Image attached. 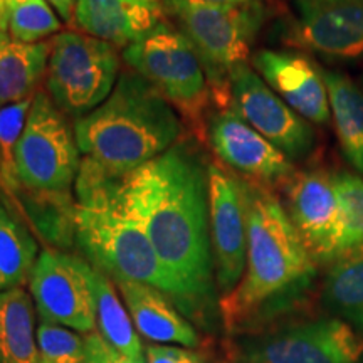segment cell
Instances as JSON below:
<instances>
[{
  "mask_svg": "<svg viewBox=\"0 0 363 363\" xmlns=\"http://www.w3.org/2000/svg\"><path fill=\"white\" fill-rule=\"evenodd\" d=\"M190 4H202V6H214V7H238L246 6L252 0H185Z\"/></svg>",
  "mask_w": 363,
  "mask_h": 363,
  "instance_id": "33",
  "label": "cell"
},
{
  "mask_svg": "<svg viewBox=\"0 0 363 363\" xmlns=\"http://www.w3.org/2000/svg\"><path fill=\"white\" fill-rule=\"evenodd\" d=\"M0 187H2V182H0Z\"/></svg>",
  "mask_w": 363,
  "mask_h": 363,
  "instance_id": "35",
  "label": "cell"
},
{
  "mask_svg": "<svg viewBox=\"0 0 363 363\" xmlns=\"http://www.w3.org/2000/svg\"><path fill=\"white\" fill-rule=\"evenodd\" d=\"M38 348L39 363H88L84 338L49 321L39 325Z\"/></svg>",
  "mask_w": 363,
  "mask_h": 363,
  "instance_id": "29",
  "label": "cell"
},
{
  "mask_svg": "<svg viewBox=\"0 0 363 363\" xmlns=\"http://www.w3.org/2000/svg\"><path fill=\"white\" fill-rule=\"evenodd\" d=\"M84 343L88 363H136L110 347L96 330L86 335Z\"/></svg>",
  "mask_w": 363,
  "mask_h": 363,
  "instance_id": "30",
  "label": "cell"
},
{
  "mask_svg": "<svg viewBox=\"0 0 363 363\" xmlns=\"http://www.w3.org/2000/svg\"><path fill=\"white\" fill-rule=\"evenodd\" d=\"M208 222L222 298L238 288L246 269V217L239 179L219 163L207 165Z\"/></svg>",
  "mask_w": 363,
  "mask_h": 363,
  "instance_id": "13",
  "label": "cell"
},
{
  "mask_svg": "<svg viewBox=\"0 0 363 363\" xmlns=\"http://www.w3.org/2000/svg\"><path fill=\"white\" fill-rule=\"evenodd\" d=\"M230 108L289 160H301L316 145L310 121L299 116L246 62L229 74Z\"/></svg>",
  "mask_w": 363,
  "mask_h": 363,
  "instance_id": "10",
  "label": "cell"
},
{
  "mask_svg": "<svg viewBox=\"0 0 363 363\" xmlns=\"http://www.w3.org/2000/svg\"><path fill=\"white\" fill-rule=\"evenodd\" d=\"M288 44L326 57H363V0H294Z\"/></svg>",
  "mask_w": 363,
  "mask_h": 363,
  "instance_id": "15",
  "label": "cell"
},
{
  "mask_svg": "<svg viewBox=\"0 0 363 363\" xmlns=\"http://www.w3.org/2000/svg\"><path fill=\"white\" fill-rule=\"evenodd\" d=\"M118 289L131 313L136 330L153 342L197 347L199 337L192 325L175 310L165 293L150 284L118 281Z\"/></svg>",
  "mask_w": 363,
  "mask_h": 363,
  "instance_id": "18",
  "label": "cell"
},
{
  "mask_svg": "<svg viewBox=\"0 0 363 363\" xmlns=\"http://www.w3.org/2000/svg\"><path fill=\"white\" fill-rule=\"evenodd\" d=\"M323 299L333 315L363 335V251L345 254L331 262Z\"/></svg>",
  "mask_w": 363,
  "mask_h": 363,
  "instance_id": "24",
  "label": "cell"
},
{
  "mask_svg": "<svg viewBox=\"0 0 363 363\" xmlns=\"http://www.w3.org/2000/svg\"><path fill=\"white\" fill-rule=\"evenodd\" d=\"M244 363H360L363 337L340 318L284 326L244 343Z\"/></svg>",
  "mask_w": 363,
  "mask_h": 363,
  "instance_id": "9",
  "label": "cell"
},
{
  "mask_svg": "<svg viewBox=\"0 0 363 363\" xmlns=\"http://www.w3.org/2000/svg\"><path fill=\"white\" fill-rule=\"evenodd\" d=\"M321 71L340 147L353 169L363 175V89L343 72Z\"/></svg>",
  "mask_w": 363,
  "mask_h": 363,
  "instance_id": "20",
  "label": "cell"
},
{
  "mask_svg": "<svg viewBox=\"0 0 363 363\" xmlns=\"http://www.w3.org/2000/svg\"><path fill=\"white\" fill-rule=\"evenodd\" d=\"M252 66L299 116L315 125L330 123L331 110L323 71L311 59L293 51L262 49L252 56Z\"/></svg>",
  "mask_w": 363,
  "mask_h": 363,
  "instance_id": "16",
  "label": "cell"
},
{
  "mask_svg": "<svg viewBox=\"0 0 363 363\" xmlns=\"http://www.w3.org/2000/svg\"><path fill=\"white\" fill-rule=\"evenodd\" d=\"M125 201L142 224L155 254L192 313L212 298V242L207 165L189 142L125 175Z\"/></svg>",
  "mask_w": 363,
  "mask_h": 363,
  "instance_id": "1",
  "label": "cell"
},
{
  "mask_svg": "<svg viewBox=\"0 0 363 363\" xmlns=\"http://www.w3.org/2000/svg\"><path fill=\"white\" fill-rule=\"evenodd\" d=\"M13 6V0H0V30L7 33L9 27V16Z\"/></svg>",
  "mask_w": 363,
  "mask_h": 363,
  "instance_id": "34",
  "label": "cell"
},
{
  "mask_svg": "<svg viewBox=\"0 0 363 363\" xmlns=\"http://www.w3.org/2000/svg\"><path fill=\"white\" fill-rule=\"evenodd\" d=\"M120 56L110 43L62 30L51 40L45 86L49 98L66 115L83 118L111 94L120 76Z\"/></svg>",
  "mask_w": 363,
  "mask_h": 363,
  "instance_id": "7",
  "label": "cell"
},
{
  "mask_svg": "<svg viewBox=\"0 0 363 363\" xmlns=\"http://www.w3.org/2000/svg\"><path fill=\"white\" fill-rule=\"evenodd\" d=\"M12 199L33 222L35 230L57 247H69L76 239V201L71 194L26 192L19 190Z\"/></svg>",
  "mask_w": 363,
  "mask_h": 363,
  "instance_id": "25",
  "label": "cell"
},
{
  "mask_svg": "<svg viewBox=\"0 0 363 363\" xmlns=\"http://www.w3.org/2000/svg\"><path fill=\"white\" fill-rule=\"evenodd\" d=\"M76 135L48 93L38 91L17 143V180L26 192L71 194L81 158Z\"/></svg>",
  "mask_w": 363,
  "mask_h": 363,
  "instance_id": "8",
  "label": "cell"
},
{
  "mask_svg": "<svg viewBox=\"0 0 363 363\" xmlns=\"http://www.w3.org/2000/svg\"><path fill=\"white\" fill-rule=\"evenodd\" d=\"M333 182L343 216L342 256L363 251V175L342 172Z\"/></svg>",
  "mask_w": 363,
  "mask_h": 363,
  "instance_id": "28",
  "label": "cell"
},
{
  "mask_svg": "<svg viewBox=\"0 0 363 363\" xmlns=\"http://www.w3.org/2000/svg\"><path fill=\"white\" fill-rule=\"evenodd\" d=\"M284 208L316 264L342 256L343 216L333 175L325 170L294 172L286 180Z\"/></svg>",
  "mask_w": 363,
  "mask_h": 363,
  "instance_id": "11",
  "label": "cell"
},
{
  "mask_svg": "<svg viewBox=\"0 0 363 363\" xmlns=\"http://www.w3.org/2000/svg\"><path fill=\"white\" fill-rule=\"evenodd\" d=\"M121 179L83 158L74 182L76 240L94 267L116 281L160 289L179 303L177 286L158 261L147 233L130 211Z\"/></svg>",
  "mask_w": 363,
  "mask_h": 363,
  "instance_id": "4",
  "label": "cell"
},
{
  "mask_svg": "<svg viewBox=\"0 0 363 363\" xmlns=\"http://www.w3.org/2000/svg\"><path fill=\"white\" fill-rule=\"evenodd\" d=\"M34 96L0 108V182H2V189L12 197L21 189L19 180H17L16 150L24 131Z\"/></svg>",
  "mask_w": 363,
  "mask_h": 363,
  "instance_id": "26",
  "label": "cell"
},
{
  "mask_svg": "<svg viewBox=\"0 0 363 363\" xmlns=\"http://www.w3.org/2000/svg\"><path fill=\"white\" fill-rule=\"evenodd\" d=\"M182 131L175 108L133 69L121 72L96 110L74 121L83 158L118 179L170 150Z\"/></svg>",
  "mask_w": 363,
  "mask_h": 363,
  "instance_id": "3",
  "label": "cell"
},
{
  "mask_svg": "<svg viewBox=\"0 0 363 363\" xmlns=\"http://www.w3.org/2000/svg\"><path fill=\"white\" fill-rule=\"evenodd\" d=\"M147 363H206L197 353L177 347L152 345L147 348Z\"/></svg>",
  "mask_w": 363,
  "mask_h": 363,
  "instance_id": "31",
  "label": "cell"
},
{
  "mask_svg": "<svg viewBox=\"0 0 363 363\" xmlns=\"http://www.w3.org/2000/svg\"><path fill=\"white\" fill-rule=\"evenodd\" d=\"M38 257L33 234L0 194V291L22 288Z\"/></svg>",
  "mask_w": 363,
  "mask_h": 363,
  "instance_id": "23",
  "label": "cell"
},
{
  "mask_svg": "<svg viewBox=\"0 0 363 363\" xmlns=\"http://www.w3.org/2000/svg\"><path fill=\"white\" fill-rule=\"evenodd\" d=\"M88 276L94 296V315H96L98 333L110 347L136 363H147L138 335L133 328L125 306L113 288V283L98 267L88 266Z\"/></svg>",
  "mask_w": 363,
  "mask_h": 363,
  "instance_id": "21",
  "label": "cell"
},
{
  "mask_svg": "<svg viewBox=\"0 0 363 363\" xmlns=\"http://www.w3.org/2000/svg\"><path fill=\"white\" fill-rule=\"evenodd\" d=\"M49 6H51L59 19L66 24H72L74 22V12H76V2L78 0H48Z\"/></svg>",
  "mask_w": 363,
  "mask_h": 363,
  "instance_id": "32",
  "label": "cell"
},
{
  "mask_svg": "<svg viewBox=\"0 0 363 363\" xmlns=\"http://www.w3.org/2000/svg\"><path fill=\"white\" fill-rule=\"evenodd\" d=\"M35 315L24 288L0 291V363H39Z\"/></svg>",
  "mask_w": 363,
  "mask_h": 363,
  "instance_id": "22",
  "label": "cell"
},
{
  "mask_svg": "<svg viewBox=\"0 0 363 363\" xmlns=\"http://www.w3.org/2000/svg\"><path fill=\"white\" fill-rule=\"evenodd\" d=\"M162 0H78L74 24L84 34L126 48L165 21Z\"/></svg>",
  "mask_w": 363,
  "mask_h": 363,
  "instance_id": "17",
  "label": "cell"
},
{
  "mask_svg": "<svg viewBox=\"0 0 363 363\" xmlns=\"http://www.w3.org/2000/svg\"><path fill=\"white\" fill-rule=\"evenodd\" d=\"M61 19L48 0H13L7 33L26 44L44 43L61 33Z\"/></svg>",
  "mask_w": 363,
  "mask_h": 363,
  "instance_id": "27",
  "label": "cell"
},
{
  "mask_svg": "<svg viewBox=\"0 0 363 363\" xmlns=\"http://www.w3.org/2000/svg\"><path fill=\"white\" fill-rule=\"evenodd\" d=\"M206 133L222 163L244 180L272 187L284 185L294 174L291 160L251 128L233 108H220L206 120Z\"/></svg>",
  "mask_w": 363,
  "mask_h": 363,
  "instance_id": "14",
  "label": "cell"
},
{
  "mask_svg": "<svg viewBox=\"0 0 363 363\" xmlns=\"http://www.w3.org/2000/svg\"><path fill=\"white\" fill-rule=\"evenodd\" d=\"M131 69L143 76L175 110L199 128L212 98L201 59L184 34L167 19L123 49Z\"/></svg>",
  "mask_w": 363,
  "mask_h": 363,
  "instance_id": "6",
  "label": "cell"
},
{
  "mask_svg": "<svg viewBox=\"0 0 363 363\" xmlns=\"http://www.w3.org/2000/svg\"><path fill=\"white\" fill-rule=\"evenodd\" d=\"M165 17L192 44L206 69L212 98L229 108V74L244 65L262 24V7L249 2L238 7H214L185 0H162Z\"/></svg>",
  "mask_w": 363,
  "mask_h": 363,
  "instance_id": "5",
  "label": "cell"
},
{
  "mask_svg": "<svg viewBox=\"0 0 363 363\" xmlns=\"http://www.w3.org/2000/svg\"><path fill=\"white\" fill-rule=\"evenodd\" d=\"M89 262L69 254L45 249L39 254L29 288L43 321L94 331V296L88 276Z\"/></svg>",
  "mask_w": 363,
  "mask_h": 363,
  "instance_id": "12",
  "label": "cell"
},
{
  "mask_svg": "<svg viewBox=\"0 0 363 363\" xmlns=\"http://www.w3.org/2000/svg\"><path fill=\"white\" fill-rule=\"evenodd\" d=\"M246 217V269L238 288L222 298L229 328L278 311L308 288L316 262L272 189L239 180Z\"/></svg>",
  "mask_w": 363,
  "mask_h": 363,
  "instance_id": "2",
  "label": "cell"
},
{
  "mask_svg": "<svg viewBox=\"0 0 363 363\" xmlns=\"http://www.w3.org/2000/svg\"><path fill=\"white\" fill-rule=\"evenodd\" d=\"M51 43L26 44L0 30V108L38 93L48 71Z\"/></svg>",
  "mask_w": 363,
  "mask_h": 363,
  "instance_id": "19",
  "label": "cell"
}]
</instances>
